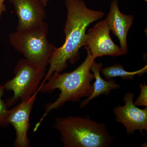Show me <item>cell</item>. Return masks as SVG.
<instances>
[{
	"label": "cell",
	"instance_id": "cell-1",
	"mask_svg": "<svg viewBox=\"0 0 147 147\" xmlns=\"http://www.w3.org/2000/svg\"><path fill=\"white\" fill-rule=\"evenodd\" d=\"M67 18L64 31L65 41L57 47L49 62L50 67L42 81L44 84L54 73H61L68 67V62L74 64L80 58L79 50L84 46L87 28L92 23L104 16L101 11L93 10L82 0H65Z\"/></svg>",
	"mask_w": 147,
	"mask_h": 147
},
{
	"label": "cell",
	"instance_id": "cell-2",
	"mask_svg": "<svg viewBox=\"0 0 147 147\" xmlns=\"http://www.w3.org/2000/svg\"><path fill=\"white\" fill-rule=\"evenodd\" d=\"M85 47L87 52L86 58L76 69L70 72L53 73L46 83L40 85V91L43 93H52L56 89L59 90L60 93L54 102L46 104L45 113L36 125L34 131H37L52 110L59 109L66 102H78L82 98L88 97L91 94L93 91L92 82L94 77L90 72V68L95 59L88 48Z\"/></svg>",
	"mask_w": 147,
	"mask_h": 147
},
{
	"label": "cell",
	"instance_id": "cell-3",
	"mask_svg": "<svg viewBox=\"0 0 147 147\" xmlns=\"http://www.w3.org/2000/svg\"><path fill=\"white\" fill-rule=\"evenodd\" d=\"M54 127L65 147H108L114 138L104 123L85 117H56Z\"/></svg>",
	"mask_w": 147,
	"mask_h": 147
},
{
	"label": "cell",
	"instance_id": "cell-4",
	"mask_svg": "<svg viewBox=\"0 0 147 147\" xmlns=\"http://www.w3.org/2000/svg\"><path fill=\"white\" fill-rule=\"evenodd\" d=\"M48 34V26L45 21L39 26L11 33L9 42L24 59L37 67L46 69L57 48L49 42Z\"/></svg>",
	"mask_w": 147,
	"mask_h": 147
},
{
	"label": "cell",
	"instance_id": "cell-5",
	"mask_svg": "<svg viewBox=\"0 0 147 147\" xmlns=\"http://www.w3.org/2000/svg\"><path fill=\"white\" fill-rule=\"evenodd\" d=\"M46 69L37 67L26 59L17 62L13 70L14 76L6 82L3 88L11 90L13 95L5 102L7 108L19 101L31 97L40 90V85L45 78Z\"/></svg>",
	"mask_w": 147,
	"mask_h": 147
},
{
	"label": "cell",
	"instance_id": "cell-6",
	"mask_svg": "<svg viewBox=\"0 0 147 147\" xmlns=\"http://www.w3.org/2000/svg\"><path fill=\"white\" fill-rule=\"evenodd\" d=\"M110 32L108 22L105 19L98 21L86 33L84 46L88 48L95 59L106 55L115 57L125 55L120 47L113 42Z\"/></svg>",
	"mask_w": 147,
	"mask_h": 147
},
{
	"label": "cell",
	"instance_id": "cell-7",
	"mask_svg": "<svg viewBox=\"0 0 147 147\" xmlns=\"http://www.w3.org/2000/svg\"><path fill=\"white\" fill-rule=\"evenodd\" d=\"M134 95L131 92L126 93L123 98L124 105H119L113 109L115 120L122 124L128 135L134 134L137 130L143 135V130L147 132V108H138L134 105Z\"/></svg>",
	"mask_w": 147,
	"mask_h": 147
},
{
	"label": "cell",
	"instance_id": "cell-8",
	"mask_svg": "<svg viewBox=\"0 0 147 147\" xmlns=\"http://www.w3.org/2000/svg\"><path fill=\"white\" fill-rule=\"evenodd\" d=\"M38 93L36 92L31 97L21 100L18 105L11 109L8 122L13 126L16 132V138L13 144L14 147L30 146V141L28 136L30 127L29 120Z\"/></svg>",
	"mask_w": 147,
	"mask_h": 147
},
{
	"label": "cell",
	"instance_id": "cell-9",
	"mask_svg": "<svg viewBox=\"0 0 147 147\" xmlns=\"http://www.w3.org/2000/svg\"><path fill=\"white\" fill-rule=\"evenodd\" d=\"M13 5L18 18L16 30L39 26L45 22L46 14L41 0H8Z\"/></svg>",
	"mask_w": 147,
	"mask_h": 147
},
{
	"label": "cell",
	"instance_id": "cell-10",
	"mask_svg": "<svg viewBox=\"0 0 147 147\" xmlns=\"http://www.w3.org/2000/svg\"><path fill=\"white\" fill-rule=\"evenodd\" d=\"M118 0L110 3V11L105 19L110 30L118 38L120 47L126 55L128 52L127 38L129 30L132 26L134 16L122 13L119 9Z\"/></svg>",
	"mask_w": 147,
	"mask_h": 147
},
{
	"label": "cell",
	"instance_id": "cell-11",
	"mask_svg": "<svg viewBox=\"0 0 147 147\" xmlns=\"http://www.w3.org/2000/svg\"><path fill=\"white\" fill-rule=\"evenodd\" d=\"M102 66V63H97L95 61L92 64L90 70L93 74L95 80L94 84L92 85V92L86 100L81 102L80 104V108H84L88 105L91 100L101 95H108L110 94L111 91L120 88V86L117 84L114 79L105 80L102 79L100 74V70Z\"/></svg>",
	"mask_w": 147,
	"mask_h": 147
},
{
	"label": "cell",
	"instance_id": "cell-12",
	"mask_svg": "<svg viewBox=\"0 0 147 147\" xmlns=\"http://www.w3.org/2000/svg\"><path fill=\"white\" fill-rule=\"evenodd\" d=\"M147 72L146 65L143 68L134 71H127L124 69L123 66L121 64H116L114 65L104 67L101 68L100 70V73L107 80L117 77H121L123 79L134 80V76L136 75L142 76Z\"/></svg>",
	"mask_w": 147,
	"mask_h": 147
},
{
	"label": "cell",
	"instance_id": "cell-13",
	"mask_svg": "<svg viewBox=\"0 0 147 147\" xmlns=\"http://www.w3.org/2000/svg\"><path fill=\"white\" fill-rule=\"evenodd\" d=\"M4 90L3 87L0 88V127H7L9 125L8 119L11 110H8L5 102L2 99Z\"/></svg>",
	"mask_w": 147,
	"mask_h": 147
},
{
	"label": "cell",
	"instance_id": "cell-14",
	"mask_svg": "<svg viewBox=\"0 0 147 147\" xmlns=\"http://www.w3.org/2000/svg\"><path fill=\"white\" fill-rule=\"evenodd\" d=\"M140 88V94L139 95L137 100L134 102V105L137 106H145L147 107V86L146 83L144 84H140L139 85Z\"/></svg>",
	"mask_w": 147,
	"mask_h": 147
},
{
	"label": "cell",
	"instance_id": "cell-15",
	"mask_svg": "<svg viewBox=\"0 0 147 147\" xmlns=\"http://www.w3.org/2000/svg\"><path fill=\"white\" fill-rule=\"evenodd\" d=\"M6 0H0V21L1 19L2 15L3 13L5 12L6 11L5 5L4 2Z\"/></svg>",
	"mask_w": 147,
	"mask_h": 147
},
{
	"label": "cell",
	"instance_id": "cell-16",
	"mask_svg": "<svg viewBox=\"0 0 147 147\" xmlns=\"http://www.w3.org/2000/svg\"><path fill=\"white\" fill-rule=\"evenodd\" d=\"M50 1H51V0H41L42 3L43 4V5H44L45 6V7L47 6V3L49 2Z\"/></svg>",
	"mask_w": 147,
	"mask_h": 147
},
{
	"label": "cell",
	"instance_id": "cell-17",
	"mask_svg": "<svg viewBox=\"0 0 147 147\" xmlns=\"http://www.w3.org/2000/svg\"><path fill=\"white\" fill-rule=\"evenodd\" d=\"M3 87L2 85H1V84H0V88H1V87Z\"/></svg>",
	"mask_w": 147,
	"mask_h": 147
},
{
	"label": "cell",
	"instance_id": "cell-18",
	"mask_svg": "<svg viewBox=\"0 0 147 147\" xmlns=\"http://www.w3.org/2000/svg\"><path fill=\"white\" fill-rule=\"evenodd\" d=\"M144 1L145 2H147V0H144Z\"/></svg>",
	"mask_w": 147,
	"mask_h": 147
}]
</instances>
